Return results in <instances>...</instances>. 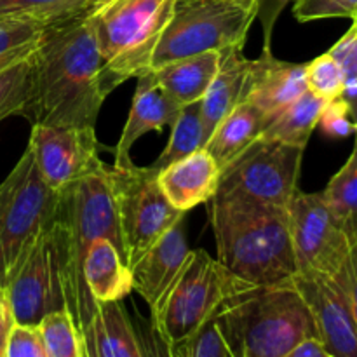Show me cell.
I'll return each mask as SVG.
<instances>
[{"mask_svg": "<svg viewBox=\"0 0 357 357\" xmlns=\"http://www.w3.org/2000/svg\"><path fill=\"white\" fill-rule=\"evenodd\" d=\"M101 54L86 13L45 24L33 51V87L21 117L45 126L96 128L108 93Z\"/></svg>", "mask_w": 357, "mask_h": 357, "instance_id": "cell-1", "label": "cell"}, {"mask_svg": "<svg viewBox=\"0 0 357 357\" xmlns=\"http://www.w3.org/2000/svg\"><path fill=\"white\" fill-rule=\"evenodd\" d=\"M209 222L218 261L241 281L278 286L296 275L288 209L218 190L209 201Z\"/></svg>", "mask_w": 357, "mask_h": 357, "instance_id": "cell-2", "label": "cell"}, {"mask_svg": "<svg viewBox=\"0 0 357 357\" xmlns=\"http://www.w3.org/2000/svg\"><path fill=\"white\" fill-rule=\"evenodd\" d=\"M229 357H282L307 338H317L309 305L293 282L250 286L215 312Z\"/></svg>", "mask_w": 357, "mask_h": 357, "instance_id": "cell-3", "label": "cell"}, {"mask_svg": "<svg viewBox=\"0 0 357 357\" xmlns=\"http://www.w3.org/2000/svg\"><path fill=\"white\" fill-rule=\"evenodd\" d=\"M56 222L61 244L66 310L79 326L89 317L94 307V298L84 279V261L91 244L105 237L115 244L124 258V244L110 183V167H103L59 190Z\"/></svg>", "mask_w": 357, "mask_h": 357, "instance_id": "cell-4", "label": "cell"}, {"mask_svg": "<svg viewBox=\"0 0 357 357\" xmlns=\"http://www.w3.org/2000/svg\"><path fill=\"white\" fill-rule=\"evenodd\" d=\"M176 0H89L84 9L101 54L108 94L152 70V56Z\"/></svg>", "mask_w": 357, "mask_h": 357, "instance_id": "cell-5", "label": "cell"}, {"mask_svg": "<svg viewBox=\"0 0 357 357\" xmlns=\"http://www.w3.org/2000/svg\"><path fill=\"white\" fill-rule=\"evenodd\" d=\"M258 0H176L152 56V70L202 52L243 51Z\"/></svg>", "mask_w": 357, "mask_h": 357, "instance_id": "cell-6", "label": "cell"}, {"mask_svg": "<svg viewBox=\"0 0 357 357\" xmlns=\"http://www.w3.org/2000/svg\"><path fill=\"white\" fill-rule=\"evenodd\" d=\"M250 286L223 267L218 258L204 250H190L176 278L150 310V319L169 344L176 345L215 316L229 296Z\"/></svg>", "mask_w": 357, "mask_h": 357, "instance_id": "cell-7", "label": "cell"}, {"mask_svg": "<svg viewBox=\"0 0 357 357\" xmlns=\"http://www.w3.org/2000/svg\"><path fill=\"white\" fill-rule=\"evenodd\" d=\"M58 206L59 192L42 180L26 149L0 185V288H6L42 230L54 222Z\"/></svg>", "mask_w": 357, "mask_h": 357, "instance_id": "cell-8", "label": "cell"}, {"mask_svg": "<svg viewBox=\"0 0 357 357\" xmlns=\"http://www.w3.org/2000/svg\"><path fill=\"white\" fill-rule=\"evenodd\" d=\"M157 176L159 171L152 166H136L135 162L110 167L124 260L129 268L185 218V213L167 201Z\"/></svg>", "mask_w": 357, "mask_h": 357, "instance_id": "cell-9", "label": "cell"}, {"mask_svg": "<svg viewBox=\"0 0 357 357\" xmlns=\"http://www.w3.org/2000/svg\"><path fill=\"white\" fill-rule=\"evenodd\" d=\"M305 149L260 136L220 174L218 190L288 209L298 192Z\"/></svg>", "mask_w": 357, "mask_h": 357, "instance_id": "cell-10", "label": "cell"}, {"mask_svg": "<svg viewBox=\"0 0 357 357\" xmlns=\"http://www.w3.org/2000/svg\"><path fill=\"white\" fill-rule=\"evenodd\" d=\"M296 275L337 278L347 264L351 239L323 192H296L288 206Z\"/></svg>", "mask_w": 357, "mask_h": 357, "instance_id": "cell-11", "label": "cell"}, {"mask_svg": "<svg viewBox=\"0 0 357 357\" xmlns=\"http://www.w3.org/2000/svg\"><path fill=\"white\" fill-rule=\"evenodd\" d=\"M16 324L38 326L47 314L66 309L58 222L35 239L6 288Z\"/></svg>", "mask_w": 357, "mask_h": 357, "instance_id": "cell-12", "label": "cell"}, {"mask_svg": "<svg viewBox=\"0 0 357 357\" xmlns=\"http://www.w3.org/2000/svg\"><path fill=\"white\" fill-rule=\"evenodd\" d=\"M28 149L42 180L56 192L107 167L100 157L96 128L35 124Z\"/></svg>", "mask_w": 357, "mask_h": 357, "instance_id": "cell-13", "label": "cell"}, {"mask_svg": "<svg viewBox=\"0 0 357 357\" xmlns=\"http://www.w3.org/2000/svg\"><path fill=\"white\" fill-rule=\"evenodd\" d=\"M291 282L309 305L324 351L330 357H357V324L342 275H295Z\"/></svg>", "mask_w": 357, "mask_h": 357, "instance_id": "cell-14", "label": "cell"}, {"mask_svg": "<svg viewBox=\"0 0 357 357\" xmlns=\"http://www.w3.org/2000/svg\"><path fill=\"white\" fill-rule=\"evenodd\" d=\"M136 80H138V84H136L135 96L131 101L129 117L114 149V166H126V164L132 162L131 157H129L131 146L145 132H162L164 128H171L174 119L183 108L173 98L167 96L166 91L157 84L152 70L139 75Z\"/></svg>", "mask_w": 357, "mask_h": 357, "instance_id": "cell-15", "label": "cell"}, {"mask_svg": "<svg viewBox=\"0 0 357 357\" xmlns=\"http://www.w3.org/2000/svg\"><path fill=\"white\" fill-rule=\"evenodd\" d=\"M188 251L190 248L187 244L183 220H181L129 268L132 278V291L145 300L150 310L159 303L173 279L176 278Z\"/></svg>", "mask_w": 357, "mask_h": 357, "instance_id": "cell-16", "label": "cell"}, {"mask_svg": "<svg viewBox=\"0 0 357 357\" xmlns=\"http://www.w3.org/2000/svg\"><path fill=\"white\" fill-rule=\"evenodd\" d=\"M82 357H143L132 319L122 302H96L79 324Z\"/></svg>", "mask_w": 357, "mask_h": 357, "instance_id": "cell-17", "label": "cell"}, {"mask_svg": "<svg viewBox=\"0 0 357 357\" xmlns=\"http://www.w3.org/2000/svg\"><path fill=\"white\" fill-rule=\"evenodd\" d=\"M305 91H309L305 65L281 61L267 47H264L260 58L253 59L246 101L271 119L298 100Z\"/></svg>", "mask_w": 357, "mask_h": 357, "instance_id": "cell-18", "label": "cell"}, {"mask_svg": "<svg viewBox=\"0 0 357 357\" xmlns=\"http://www.w3.org/2000/svg\"><path fill=\"white\" fill-rule=\"evenodd\" d=\"M222 169L204 149L169 164L159 171L160 188L167 201L187 213L209 202L218 192Z\"/></svg>", "mask_w": 357, "mask_h": 357, "instance_id": "cell-19", "label": "cell"}, {"mask_svg": "<svg viewBox=\"0 0 357 357\" xmlns=\"http://www.w3.org/2000/svg\"><path fill=\"white\" fill-rule=\"evenodd\" d=\"M241 52L243 51L223 52L218 72L199 103L208 138L225 115L246 101L253 59H246Z\"/></svg>", "mask_w": 357, "mask_h": 357, "instance_id": "cell-20", "label": "cell"}, {"mask_svg": "<svg viewBox=\"0 0 357 357\" xmlns=\"http://www.w3.org/2000/svg\"><path fill=\"white\" fill-rule=\"evenodd\" d=\"M220 52H202L164 63L152 70L157 84L180 107L199 103L208 93L220 68Z\"/></svg>", "mask_w": 357, "mask_h": 357, "instance_id": "cell-21", "label": "cell"}, {"mask_svg": "<svg viewBox=\"0 0 357 357\" xmlns=\"http://www.w3.org/2000/svg\"><path fill=\"white\" fill-rule=\"evenodd\" d=\"M268 122L271 117L265 112L250 101H244L222 119L215 131L209 135L204 150L215 159L220 169H223L255 139L260 138Z\"/></svg>", "mask_w": 357, "mask_h": 357, "instance_id": "cell-22", "label": "cell"}, {"mask_svg": "<svg viewBox=\"0 0 357 357\" xmlns=\"http://www.w3.org/2000/svg\"><path fill=\"white\" fill-rule=\"evenodd\" d=\"M84 279L96 302H122L132 291L131 271L112 241L100 237L84 261Z\"/></svg>", "mask_w": 357, "mask_h": 357, "instance_id": "cell-23", "label": "cell"}, {"mask_svg": "<svg viewBox=\"0 0 357 357\" xmlns=\"http://www.w3.org/2000/svg\"><path fill=\"white\" fill-rule=\"evenodd\" d=\"M326 103L328 101L317 94L305 91L298 100L271 119L261 136L305 149Z\"/></svg>", "mask_w": 357, "mask_h": 357, "instance_id": "cell-24", "label": "cell"}, {"mask_svg": "<svg viewBox=\"0 0 357 357\" xmlns=\"http://www.w3.org/2000/svg\"><path fill=\"white\" fill-rule=\"evenodd\" d=\"M199 103H192L181 108L178 117L174 119L173 126H171V136L166 149L153 160V164H150L153 169L160 171L162 167L169 166V164L176 162V160L183 159V157L190 155V153L197 152V150L204 149L208 136H206L204 122H202L201 115V105Z\"/></svg>", "mask_w": 357, "mask_h": 357, "instance_id": "cell-25", "label": "cell"}, {"mask_svg": "<svg viewBox=\"0 0 357 357\" xmlns=\"http://www.w3.org/2000/svg\"><path fill=\"white\" fill-rule=\"evenodd\" d=\"M328 206L351 236L357 230V146L323 190Z\"/></svg>", "mask_w": 357, "mask_h": 357, "instance_id": "cell-26", "label": "cell"}, {"mask_svg": "<svg viewBox=\"0 0 357 357\" xmlns=\"http://www.w3.org/2000/svg\"><path fill=\"white\" fill-rule=\"evenodd\" d=\"M89 0H0V20L54 23L82 13Z\"/></svg>", "mask_w": 357, "mask_h": 357, "instance_id": "cell-27", "label": "cell"}, {"mask_svg": "<svg viewBox=\"0 0 357 357\" xmlns=\"http://www.w3.org/2000/svg\"><path fill=\"white\" fill-rule=\"evenodd\" d=\"M33 87V52L0 72V122L21 115Z\"/></svg>", "mask_w": 357, "mask_h": 357, "instance_id": "cell-28", "label": "cell"}, {"mask_svg": "<svg viewBox=\"0 0 357 357\" xmlns=\"http://www.w3.org/2000/svg\"><path fill=\"white\" fill-rule=\"evenodd\" d=\"M44 23L26 20H0V72L21 61L37 49Z\"/></svg>", "mask_w": 357, "mask_h": 357, "instance_id": "cell-29", "label": "cell"}, {"mask_svg": "<svg viewBox=\"0 0 357 357\" xmlns=\"http://www.w3.org/2000/svg\"><path fill=\"white\" fill-rule=\"evenodd\" d=\"M37 330L49 357H82L79 328L66 309L47 314Z\"/></svg>", "mask_w": 357, "mask_h": 357, "instance_id": "cell-30", "label": "cell"}, {"mask_svg": "<svg viewBox=\"0 0 357 357\" xmlns=\"http://www.w3.org/2000/svg\"><path fill=\"white\" fill-rule=\"evenodd\" d=\"M305 79L310 93L326 101L340 98L344 93L345 75L330 52H324L310 63H305Z\"/></svg>", "mask_w": 357, "mask_h": 357, "instance_id": "cell-31", "label": "cell"}, {"mask_svg": "<svg viewBox=\"0 0 357 357\" xmlns=\"http://www.w3.org/2000/svg\"><path fill=\"white\" fill-rule=\"evenodd\" d=\"M176 357H229L215 316L180 344L173 345Z\"/></svg>", "mask_w": 357, "mask_h": 357, "instance_id": "cell-32", "label": "cell"}, {"mask_svg": "<svg viewBox=\"0 0 357 357\" xmlns=\"http://www.w3.org/2000/svg\"><path fill=\"white\" fill-rule=\"evenodd\" d=\"M293 14L300 23L333 17H357V0H295Z\"/></svg>", "mask_w": 357, "mask_h": 357, "instance_id": "cell-33", "label": "cell"}, {"mask_svg": "<svg viewBox=\"0 0 357 357\" xmlns=\"http://www.w3.org/2000/svg\"><path fill=\"white\" fill-rule=\"evenodd\" d=\"M317 126L330 138L344 139L354 136V115L352 105L344 96L335 98L324 105Z\"/></svg>", "mask_w": 357, "mask_h": 357, "instance_id": "cell-34", "label": "cell"}, {"mask_svg": "<svg viewBox=\"0 0 357 357\" xmlns=\"http://www.w3.org/2000/svg\"><path fill=\"white\" fill-rule=\"evenodd\" d=\"M131 319L143 357H176L173 344L164 338V335L157 330L150 317L136 312V316Z\"/></svg>", "mask_w": 357, "mask_h": 357, "instance_id": "cell-35", "label": "cell"}, {"mask_svg": "<svg viewBox=\"0 0 357 357\" xmlns=\"http://www.w3.org/2000/svg\"><path fill=\"white\" fill-rule=\"evenodd\" d=\"M3 357H49V354L45 352L37 326L16 324L7 342Z\"/></svg>", "mask_w": 357, "mask_h": 357, "instance_id": "cell-36", "label": "cell"}, {"mask_svg": "<svg viewBox=\"0 0 357 357\" xmlns=\"http://www.w3.org/2000/svg\"><path fill=\"white\" fill-rule=\"evenodd\" d=\"M328 52L340 65L345 82H357V17L352 20V26L349 28L347 33Z\"/></svg>", "mask_w": 357, "mask_h": 357, "instance_id": "cell-37", "label": "cell"}, {"mask_svg": "<svg viewBox=\"0 0 357 357\" xmlns=\"http://www.w3.org/2000/svg\"><path fill=\"white\" fill-rule=\"evenodd\" d=\"M349 239H351V251H349L347 264H345V268L340 275L357 324V230L349 236Z\"/></svg>", "mask_w": 357, "mask_h": 357, "instance_id": "cell-38", "label": "cell"}, {"mask_svg": "<svg viewBox=\"0 0 357 357\" xmlns=\"http://www.w3.org/2000/svg\"><path fill=\"white\" fill-rule=\"evenodd\" d=\"M288 2L289 0H258V3H260V7H258V17H261V24H264V47L271 49L272 28H274L275 20H278L279 14H281V10L284 9Z\"/></svg>", "mask_w": 357, "mask_h": 357, "instance_id": "cell-39", "label": "cell"}, {"mask_svg": "<svg viewBox=\"0 0 357 357\" xmlns=\"http://www.w3.org/2000/svg\"><path fill=\"white\" fill-rule=\"evenodd\" d=\"M14 326H16V321H14L9 300H7L6 289L0 288V357L6 354L7 342H9Z\"/></svg>", "mask_w": 357, "mask_h": 357, "instance_id": "cell-40", "label": "cell"}, {"mask_svg": "<svg viewBox=\"0 0 357 357\" xmlns=\"http://www.w3.org/2000/svg\"><path fill=\"white\" fill-rule=\"evenodd\" d=\"M282 357H330L317 338H307Z\"/></svg>", "mask_w": 357, "mask_h": 357, "instance_id": "cell-41", "label": "cell"}]
</instances>
